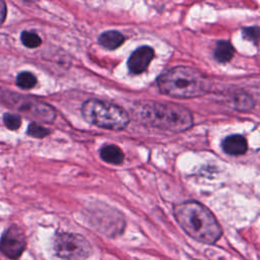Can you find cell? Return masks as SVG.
I'll return each instance as SVG.
<instances>
[{
    "label": "cell",
    "mask_w": 260,
    "mask_h": 260,
    "mask_svg": "<svg viewBox=\"0 0 260 260\" xmlns=\"http://www.w3.org/2000/svg\"><path fill=\"white\" fill-rule=\"evenodd\" d=\"M174 214L180 226L198 242L213 244L221 236V228L215 216L197 201H186L176 205Z\"/></svg>",
    "instance_id": "1"
},
{
    "label": "cell",
    "mask_w": 260,
    "mask_h": 260,
    "mask_svg": "<svg viewBox=\"0 0 260 260\" xmlns=\"http://www.w3.org/2000/svg\"><path fill=\"white\" fill-rule=\"evenodd\" d=\"M134 118L140 123L162 130L182 132L193 125L191 112L176 104L144 102L135 106Z\"/></svg>",
    "instance_id": "2"
},
{
    "label": "cell",
    "mask_w": 260,
    "mask_h": 260,
    "mask_svg": "<svg viewBox=\"0 0 260 260\" xmlns=\"http://www.w3.org/2000/svg\"><path fill=\"white\" fill-rule=\"evenodd\" d=\"M157 85L168 95L190 99L205 94L208 89V80L194 68L176 66L157 77Z\"/></svg>",
    "instance_id": "3"
},
{
    "label": "cell",
    "mask_w": 260,
    "mask_h": 260,
    "mask_svg": "<svg viewBox=\"0 0 260 260\" xmlns=\"http://www.w3.org/2000/svg\"><path fill=\"white\" fill-rule=\"evenodd\" d=\"M81 114L85 121L104 129L123 130L129 123V115L117 105L89 99L82 104Z\"/></svg>",
    "instance_id": "4"
},
{
    "label": "cell",
    "mask_w": 260,
    "mask_h": 260,
    "mask_svg": "<svg viewBox=\"0 0 260 260\" xmlns=\"http://www.w3.org/2000/svg\"><path fill=\"white\" fill-rule=\"evenodd\" d=\"M3 98L8 105L32 120L51 123L56 118L55 110L37 99L15 93H8Z\"/></svg>",
    "instance_id": "5"
},
{
    "label": "cell",
    "mask_w": 260,
    "mask_h": 260,
    "mask_svg": "<svg viewBox=\"0 0 260 260\" xmlns=\"http://www.w3.org/2000/svg\"><path fill=\"white\" fill-rule=\"evenodd\" d=\"M56 254L65 260H85L91 253V247L84 237L78 234L61 233L55 237Z\"/></svg>",
    "instance_id": "6"
},
{
    "label": "cell",
    "mask_w": 260,
    "mask_h": 260,
    "mask_svg": "<svg viewBox=\"0 0 260 260\" xmlns=\"http://www.w3.org/2000/svg\"><path fill=\"white\" fill-rule=\"evenodd\" d=\"M25 246L24 233L16 225H12L6 230L0 239V250L8 258H18L24 251Z\"/></svg>",
    "instance_id": "7"
},
{
    "label": "cell",
    "mask_w": 260,
    "mask_h": 260,
    "mask_svg": "<svg viewBox=\"0 0 260 260\" xmlns=\"http://www.w3.org/2000/svg\"><path fill=\"white\" fill-rule=\"evenodd\" d=\"M154 52L151 47L141 46L137 48L128 59V69L133 74H140L146 70L153 59Z\"/></svg>",
    "instance_id": "8"
},
{
    "label": "cell",
    "mask_w": 260,
    "mask_h": 260,
    "mask_svg": "<svg viewBox=\"0 0 260 260\" xmlns=\"http://www.w3.org/2000/svg\"><path fill=\"white\" fill-rule=\"evenodd\" d=\"M222 150L230 155H242L248 149L247 139L239 134H233L225 137L221 142Z\"/></svg>",
    "instance_id": "9"
},
{
    "label": "cell",
    "mask_w": 260,
    "mask_h": 260,
    "mask_svg": "<svg viewBox=\"0 0 260 260\" xmlns=\"http://www.w3.org/2000/svg\"><path fill=\"white\" fill-rule=\"evenodd\" d=\"M98 41L102 47L108 50H114L123 44L124 36L118 30H107L100 35Z\"/></svg>",
    "instance_id": "10"
},
{
    "label": "cell",
    "mask_w": 260,
    "mask_h": 260,
    "mask_svg": "<svg viewBox=\"0 0 260 260\" xmlns=\"http://www.w3.org/2000/svg\"><path fill=\"white\" fill-rule=\"evenodd\" d=\"M100 155L103 160L112 165H120L124 159V154L122 150L113 144H108L102 147L100 150Z\"/></svg>",
    "instance_id": "11"
},
{
    "label": "cell",
    "mask_w": 260,
    "mask_h": 260,
    "mask_svg": "<svg viewBox=\"0 0 260 260\" xmlns=\"http://www.w3.org/2000/svg\"><path fill=\"white\" fill-rule=\"evenodd\" d=\"M235 54V49L229 41L217 42L214 49V58L221 63L230 61Z\"/></svg>",
    "instance_id": "12"
},
{
    "label": "cell",
    "mask_w": 260,
    "mask_h": 260,
    "mask_svg": "<svg viewBox=\"0 0 260 260\" xmlns=\"http://www.w3.org/2000/svg\"><path fill=\"white\" fill-rule=\"evenodd\" d=\"M16 84L20 88L23 89H29L32 88L37 84V78L36 76L27 71L20 72L16 77Z\"/></svg>",
    "instance_id": "13"
},
{
    "label": "cell",
    "mask_w": 260,
    "mask_h": 260,
    "mask_svg": "<svg viewBox=\"0 0 260 260\" xmlns=\"http://www.w3.org/2000/svg\"><path fill=\"white\" fill-rule=\"evenodd\" d=\"M20 39H21V43L26 48H30V49L37 48L42 44V40L39 37V35H37L36 32H32V31H27V30L22 31Z\"/></svg>",
    "instance_id": "14"
},
{
    "label": "cell",
    "mask_w": 260,
    "mask_h": 260,
    "mask_svg": "<svg viewBox=\"0 0 260 260\" xmlns=\"http://www.w3.org/2000/svg\"><path fill=\"white\" fill-rule=\"evenodd\" d=\"M3 122H4V125L10 130H17L21 125L20 116L17 114H12V113L4 114Z\"/></svg>",
    "instance_id": "15"
},
{
    "label": "cell",
    "mask_w": 260,
    "mask_h": 260,
    "mask_svg": "<svg viewBox=\"0 0 260 260\" xmlns=\"http://www.w3.org/2000/svg\"><path fill=\"white\" fill-rule=\"evenodd\" d=\"M27 134L36 138H44L50 134V131L40 124L32 122L27 127Z\"/></svg>",
    "instance_id": "16"
},
{
    "label": "cell",
    "mask_w": 260,
    "mask_h": 260,
    "mask_svg": "<svg viewBox=\"0 0 260 260\" xmlns=\"http://www.w3.org/2000/svg\"><path fill=\"white\" fill-rule=\"evenodd\" d=\"M243 37L246 40H249L255 44L258 43L259 37V27L258 26H248L243 28Z\"/></svg>",
    "instance_id": "17"
},
{
    "label": "cell",
    "mask_w": 260,
    "mask_h": 260,
    "mask_svg": "<svg viewBox=\"0 0 260 260\" xmlns=\"http://www.w3.org/2000/svg\"><path fill=\"white\" fill-rule=\"evenodd\" d=\"M6 12H7L6 4H5V2H3V1L0 0V25H1V24L4 22V20H5Z\"/></svg>",
    "instance_id": "18"
},
{
    "label": "cell",
    "mask_w": 260,
    "mask_h": 260,
    "mask_svg": "<svg viewBox=\"0 0 260 260\" xmlns=\"http://www.w3.org/2000/svg\"><path fill=\"white\" fill-rule=\"evenodd\" d=\"M1 93H2V90H1V88H0V94H1Z\"/></svg>",
    "instance_id": "19"
}]
</instances>
